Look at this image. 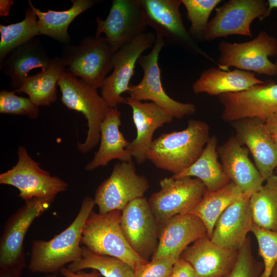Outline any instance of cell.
I'll list each match as a JSON object with an SVG mask.
<instances>
[{
    "label": "cell",
    "mask_w": 277,
    "mask_h": 277,
    "mask_svg": "<svg viewBox=\"0 0 277 277\" xmlns=\"http://www.w3.org/2000/svg\"><path fill=\"white\" fill-rule=\"evenodd\" d=\"M271 135L274 142L277 145V134H273Z\"/></svg>",
    "instance_id": "cell-47"
},
{
    "label": "cell",
    "mask_w": 277,
    "mask_h": 277,
    "mask_svg": "<svg viewBox=\"0 0 277 277\" xmlns=\"http://www.w3.org/2000/svg\"><path fill=\"white\" fill-rule=\"evenodd\" d=\"M165 45L164 39L156 35V41L150 52L141 56L137 61V63L143 70V78L136 85L130 84L127 93L130 97L136 100L151 101L173 118L181 119L194 114L196 108L193 104L183 103L172 99L164 91L158 61L159 53Z\"/></svg>",
    "instance_id": "cell-8"
},
{
    "label": "cell",
    "mask_w": 277,
    "mask_h": 277,
    "mask_svg": "<svg viewBox=\"0 0 277 277\" xmlns=\"http://www.w3.org/2000/svg\"><path fill=\"white\" fill-rule=\"evenodd\" d=\"M13 4L12 0L0 1V15L7 16L11 6Z\"/></svg>",
    "instance_id": "cell-43"
},
{
    "label": "cell",
    "mask_w": 277,
    "mask_h": 277,
    "mask_svg": "<svg viewBox=\"0 0 277 277\" xmlns=\"http://www.w3.org/2000/svg\"><path fill=\"white\" fill-rule=\"evenodd\" d=\"M167 277H199L193 267L185 260L180 258L173 265Z\"/></svg>",
    "instance_id": "cell-39"
},
{
    "label": "cell",
    "mask_w": 277,
    "mask_h": 277,
    "mask_svg": "<svg viewBox=\"0 0 277 277\" xmlns=\"http://www.w3.org/2000/svg\"><path fill=\"white\" fill-rule=\"evenodd\" d=\"M219 100L223 106L221 118L226 122L251 117L265 122L277 113V83L270 81L244 91L222 94Z\"/></svg>",
    "instance_id": "cell-14"
},
{
    "label": "cell",
    "mask_w": 277,
    "mask_h": 277,
    "mask_svg": "<svg viewBox=\"0 0 277 277\" xmlns=\"http://www.w3.org/2000/svg\"><path fill=\"white\" fill-rule=\"evenodd\" d=\"M23 269L18 267L0 268V277H21Z\"/></svg>",
    "instance_id": "cell-41"
},
{
    "label": "cell",
    "mask_w": 277,
    "mask_h": 277,
    "mask_svg": "<svg viewBox=\"0 0 277 277\" xmlns=\"http://www.w3.org/2000/svg\"><path fill=\"white\" fill-rule=\"evenodd\" d=\"M235 136L249 150L258 170L266 181L277 167V145L265 122L256 117L245 118L230 123Z\"/></svg>",
    "instance_id": "cell-18"
},
{
    "label": "cell",
    "mask_w": 277,
    "mask_h": 277,
    "mask_svg": "<svg viewBox=\"0 0 277 277\" xmlns=\"http://www.w3.org/2000/svg\"><path fill=\"white\" fill-rule=\"evenodd\" d=\"M59 271L64 277H101V276L100 273L95 270H93L90 272H86L83 270L72 272L67 267H63Z\"/></svg>",
    "instance_id": "cell-40"
},
{
    "label": "cell",
    "mask_w": 277,
    "mask_h": 277,
    "mask_svg": "<svg viewBox=\"0 0 277 277\" xmlns=\"http://www.w3.org/2000/svg\"><path fill=\"white\" fill-rule=\"evenodd\" d=\"M114 52L105 36H86L78 45H64L60 56L69 66L68 71L96 89L101 88L113 68Z\"/></svg>",
    "instance_id": "cell-5"
},
{
    "label": "cell",
    "mask_w": 277,
    "mask_h": 277,
    "mask_svg": "<svg viewBox=\"0 0 277 277\" xmlns=\"http://www.w3.org/2000/svg\"><path fill=\"white\" fill-rule=\"evenodd\" d=\"M220 57L217 65L223 70L234 67L268 76L277 75V64L269 57H277V38L265 31L246 42L231 43L221 41L218 45Z\"/></svg>",
    "instance_id": "cell-6"
},
{
    "label": "cell",
    "mask_w": 277,
    "mask_h": 277,
    "mask_svg": "<svg viewBox=\"0 0 277 277\" xmlns=\"http://www.w3.org/2000/svg\"><path fill=\"white\" fill-rule=\"evenodd\" d=\"M250 198L253 223L265 230L277 232V174H273Z\"/></svg>",
    "instance_id": "cell-31"
},
{
    "label": "cell",
    "mask_w": 277,
    "mask_h": 277,
    "mask_svg": "<svg viewBox=\"0 0 277 277\" xmlns=\"http://www.w3.org/2000/svg\"><path fill=\"white\" fill-rule=\"evenodd\" d=\"M156 39L154 33L144 32L114 53L113 72L105 78L101 87V96L110 108H115L120 104H125L126 98L122 94L128 90L135 64L142 54L154 45Z\"/></svg>",
    "instance_id": "cell-12"
},
{
    "label": "cell",
    "mask_w": 277,
    "mask_h": 277,
    "mask_svg": "<svg viewBox=\"0 0 277 277\" xmlns=\"http://www.w3.org/2000/svg\"><path fill=\"white\" fill-rule=\"evenodd\" d=\"M259 246V254L263 260L264 268L260 277H270L277 262V232L261 228L252 224L250 230Z\"/></svg>",
    "instance_id": "cell-35"
},
{
    "label": "cell",
    "mask_w": 277,
    "mask_h": 277,
    "mask_svg": "<svg viewBox=\"0 0 277 277\" xmlns=\"http://www.w3.org/2000/svg\"><path fill=\"white\" fill-rule=\"evenodd\" d=\"M242 194L239 187L230 182L214 191H207L201 201L189 213L198 217L207 229L211 239L215 223L222 213Z\"/></svg>",
    "instance_id": "cell-30"
},
{
    "label": "cell",
    "mask_w": 277,
    "mask_h": 277,
    "mask_svg": "<svg viewBox=\"0 0 277 277\" xmlns=\"http://www.w3.org/2000/svg\"><path fill=\"white\" fill-rule=\"evenodd\" d=\"M121 112L117 108H110L100 124V145L92 160L86 167L87 171H92L99 167L107 166L112 160L121 162L132 161L131 152L127 149L130 142L120 131L121 125Z\"/></svg>",
    "instance_id": "cell-24"
},
{
    "label": "cell",
    "mask_w": 277,
    "mask_h": 277,
    "mask_svg": "<svg viewBox=\"0 0 277 277\" xmlns=\"http://www.w3.org/2000/svg\"><path fill=\"white\" fill-rule=\"evenodd\" d=\"M210 127L205 122L190 120L187 127L163 133L153 140L146 160L157 168L179 174L193 164L210 138Z\"/></svg>",
    "instance_id": "cell-2"
},
{
    "label": "cell",
    "mask_w": 277,
    "mask_h": 277,
    "mask_svg": "<svg viewBox=\"0 0 277 277\" xmlns=\"http://www.w3.org/2000/svg\"><path fill=\"white\" fill-rule=\"evenodd\" d=\"M206 235L205 225L196 216L189 213L174 215L159 225L158 245L151 259H179L190 243Z\"/></svg>",
    "instance_id": "cell-19"
},
{
    "label": "cell",
    "mask_w": 277,
    "mask_h": 277,
    "mask_svg": "<svg viewBox=\"0 0 277 277\" xmlns=\"http://www.w3.org/2000/svg\"><path fill=\"white\" fill-rule=\"evenodd\" d=\"M275 171L276 174H277V167L275 168Z\"/></svg>",
    "instance_id": "cell-48"
},
{
    "label": "cell",
    "mask_w": 277,
    "mask_h": 277,
    "mask_svg": "<svg viewBox=\"0 0 277 277\" xmlns=\"http://www.w3.org/2000/svg\"><path fill=\"white\" fill-rule=\"evenodd\" d=\"M217 138L210 137L197 160L181 173L173 175L174 178L192 177L199 179L208 192L215 191L230 182L218 161Z\"/></svg>",
    "instance_id": "cell-28"
},
{
    "label": "cell",
    "mask_w": 277,
    "mask_h": 277,
    "mask_svg": "<svg viewBox=\"0 0 277 277\" xmlns=\"http://www.w3.org/2000/svg\"><path fill=\"white\" fill-rule=\"evenodd\" d=\"M57 85L62 92V102L68 109L81 112L87 121L88 131L84 143H77L78 150L87 153L100 141V124L110 107L97 89L69 71L61 76Z\"/></svg>",
    "instance_id": "cell-3"
},
{
    "label": "cell",
    "mask_w": 277,
    "mask_h": 277,
    "mask_svg": "<svg viewBox=\"0 0 277 277\" xmlns=\"http://www.w3.org/2000/svg\"><path fill=\"white\" fill-rule=\"evenodd\" d=\"M45 277H58L57 275V272L47 274Z\"/></svg>",
    "instance_id": "cell-46"
},
{
    "label": "cell",
    "mask_w": 277,
    "mask_h": 277,
    "mask_svg": "<svg viewBox=\"0 0 277 277\" xmlns=\"http://www.w3.org/2000/svg\"><path fill=\"white\" fill-rule=\"evenodd\" d=\"M263 268V264L253 257L251 241L248 236L245 244L238 251L233 268L223 277H260Z\"/></svg>",
    "instance_id": "cell-37"
},
{
    "label": "cell",
    "mask_w": 277,
    "mask_h": 277,
    "mask_svg": "<svg viewBox=\"0 0 277 277\" xmlns=\"http://www.w3.org/2000/svg\"><path fill=\"white\" fill-rule=\"evenodd\" d=\"M160 185V190L148 200L159 225L174 215L190 213L207 192L199 179L191 177H165Z\"/></svg>",
    "instance_id": "cell-11"
},
{
    "label": "cell",
    "mask_w": 277,
    "mask_h": 277,
    "mask_svg": "<svg viewBox=\"0 0 277 277\" xmlns=\"http://www.w3.org/2000/svg\"><path fill=\"white\" fill-rule=\"evenodd\" d=\"M97 0H71V7L64 11L48 10L41 11L35 8L31 1L28 4L38 18L40 35L50 36L64 45L70 44L71 38L68 33L69 25L78 15L98 3Z\"/></svg>",
    "instance_id": "cell-27"
},
{
    "label": "cell",
    "mask_w": 277,
    "mask_h": 277,
    "mask_svg": "<svg viewBox=\"0 0 277 277\" xmlns=\"http://www.w3.org/2000/svg\"><path fill=\"white\" fill-rule=\"evenodd\" d=\"M217 152L225 173L242 194L252 195L262 187L265 180L249 159L248 148L235 135L217 147Z\"/></svg>",
    "instance_id": "cell-20"
},
{
    "label": "cell",
    "mask_w": 277,
    "mask_h": 277,
    "mask_svg": "<svg viewBox=\"0 0 277 277\" xmlns=\"http://www.w3.org/2000/svg\"><path fill=\"white\" fill-rule=\"evenodd\" d=\"M178 259L172 257L151 259L134 270V277H167Z\"/></svg>",
    "instance_id": "cell-38"
},
{
    "label": "cell",
    "mask_w": 277,
    "mask_h": 277,
    "mask_svg": "<svg viewBox=\"0 0 277 277\" xmlns=\"http://www.w3.org/2000/svg\"><path fill=\"white\" fill-rule=\"evenodd\" d=\"M270 277H277V262L272 269Z\"/></svg>",
    "instance_id": "cell-45"
},
{
    "label": "cell",
    "mask_w": 277,
    "mask_h": 277,
    "mask_svg": "<svg viewBox=\"0 0 277 277\" xmlns=\"http://www.w3.org/2000/svg\"><path fill=\"white\" fill-rule=\"evenodd\" d=\"M95 37L104 33L114 52L144 33L147 26L140 0H113L105 20L95 18Z\"/></svg>",
    "instance_id": "cell-16"
},
{
    "label": "cell",
    "mask_w": 277,
    "mask_h": 277,
    "mask_svg": "<svg viewBox=\"0 0 277 277\" xmlns=\"http://www.w3.org/2000/svg\"><path fill=\"white\" fill-rule=\"evenodd\" d=\"M265 124L271 135L277 134V113L268 118Z\"/></svg>",
    "instance_id": "cell-42"
},
{
    "label": "cell",
    "mask_w": 277,
    "mask_h": 277,
    "mask_svg": "<svg viewBox=\"0 0 277 277\" xmlns=\"http://www.w3.org/2000/svg\"><path fill=\"white\" fill-rule=\"evenodd\" d=\"M149 188V182L136 172L134 163H116L108 178L97 188L94 200L100 214L122 211L130 202L144 197Z\"/></svg>",
    "instance_id": "cell-10"
},
{
    "label": "cell",
    "mask_w": 277,
    "mask_h": 277,
    "mask_svg": "<svg viewBox=\"0 0 277 277\" xmlns=\"http://www.w3.org/2000/svg\"><path fill=\"white\" fill-rule=\"evenodd\" d=\"M126 98L125 104L132 109L136 130V136L130 142L127 149L137 164H142L146 160L154 132L165 124L171 123L173 117L154 103H143L130 97Z\"/></svg>",
    "instance_id": "cell-22"
},
{
    "label": "cell",
    "mask_w": 277,
    "mask_h": 277,
    "mask_svg": "<svg viewBox=\"0 0 277 277\" xmlns=\"http://www.w3.org/2000/svg\"><path fill=\"white\" fill-rule=\"evenodd\" d=\"M95 205L94 199L85 197L77 215L68 227L50 240L33 242L28 266L31 272L56 273L66 264L82 258V232Z\"/></svg>",
    "instance_id": "cell-1"
},
{
    "label": "cell",
    "mask_w": 277,
    "mask_h": 277,
    "mask_svg": "<svg viewBox=\"0 0 277 277\" xmlns=\"http://www.w3.org/2000/svg\"><path fill=\"white\" fill-rule=\"evenodd\" d=\"M51 58L37 37L13 50L0 63L1 70L11 80V86L15 89L21 87L29 72L33 69L48 67Z\"/></svg>",
    "instance_id": "cell-25"
},
{
    "label": "cell",
    "mask_w": 277,
    "mask_h": 277,
    "mask_svg": "<svg viewBox=\"0 0 277 277\" xmlns=\"http://www.w3.org/2000/svg\"><path fill=\"white\" fill-rule=\"evenodd\" d=\"M268 4V15H269L271 11L274 8H277V0H268L267 1ZM275 64H277V57Z\"/></svg>",
    "instance_id": "cell-44"
},
{
    "label": "cell",
    "mask_w": 277,
    "mask_h": 277,
    "mask_svg": "<svg viewBox=\"0 0 277 277\" xmlns=\"http://www.w3.org/2000/svg\"><path fill=\"white\" fill-rule=\"evenodd\" d=\"M38 107L29 98L19 96L13 91L4 89L0 92L1 113L26 115L35 119L39 115Z\"/></svg>",
    "instance_id": "cell-36"
},
{
    "label": "cell",
    "mask_w": 277,
    "mask_h": 277,
    "mask_svg": "<svg viewBox=\"0 0 277 277\" xmlns=\"http://www.w3.org/2000/svg\"><path fill=\"white\" fill-rule=\"evenodd\" d=\"M54 199L34 197L13 213L5 222L0 238V268L26 266L24 242L34 221L51 206Z\"/></svg>",
    "instance_id": "cell-9"
},
{
    "label": "cell",
    "mask_w": 277,
    "mask_h": 277,
    "mask_svg": "<svg viewBox=\"0 0 277 277\" xmlns=\"http://www.w3.org/2000/svg\"><path fill=\"white\" fill-rule=\"evenodd\" d=\"M265 82L258 78L254 72L235 69L223 70L219 67H211L203 71L193 84L195 94L206 93L210 95H220L246 90Z\"/></svg>",
    "instance_id": "cell-26"
},
{
    "label": "cell",
    "mask_w": 277,
    "mask_h": 277,
    "mask_svg": "<svg viewBox=\"0 0 277 277\" xmlns=\"http://www.w3.org/2000/svg\"><path fill=\"white\" fill-rule=\"evenodd\" d=\"M251 195L242 194L222 213L214 225L210 239L212 242L236 251L245 244L253 224Z\"/></svg>",
    "instance_id": "cell-21"
},
{
    "label": "cell",
    "mask_w": 277,
    "mask_h": 277,
    "mask_svg": "<svg viewBox=\"0 0 277 277\" xmlns=\"http://www.w3.org/2000/svg\"><path fill=\"white\" fill-rule=\"evenodd\" d=\"M120 226L131 248L149 261L157 247L159 225L148 200L143 197L130 202L122 210Z\"/></svg>",
    "instance_id": "cell-15"
},
{
    "label": "cell",
    "mask_w": 277,
    "mask_h": 277,
    "mask_svg": "<svg viewBox=\"0 0 277 277\" xmlns=\"http://www.w3.org/2000/svg\"><path fill=\"white\" fill-rule=\"evenodd\" d=\"M18 160L11 169L0 174V184L12 186L25 201L34 197L54 199L67 190L68 184L57 176L42 169L23 146L17 149Z\"/></svg>",
    "instance_id": "cell-7"
},
{
    "label": "cell",
    "mask_w": 277,
    "mask_h": 277,
    "mask_svg": "<svg viewBox=\"0 0 277 277\" xmlns=\"http://www.w3.org/2000/svg\"><path fill=\"white\" fill-rule=\"evenodd\" d=\"M122 211L105 214L93 210L88 217L82 232L81 244L93 253L118 258L135 270L148 261L131 248L122 231Z\"/></svg>",
    "instance_id": "cell-4"
},
{
    "label": "cell",
    "mask_w": 277,
    "mask_h": 277,
    "mask_svg": "<svg viewBox=\"0 0 277 277\" xmlns=\"http://www.w3.org/2000/svg\"><path fill=\"white\" fill-rule=\"evenodd\" d=\"M221 0H181L191 23L189 32L192 37L203 39L209 16Z\"/></svg>",
    "instance_id": "cell-34"
},
{
    "label": "cell",
    "mask_w": 277,
    "mask_h": 277,
    "mask_svg": "<svg viewBox=\"0 0 277 277\" xmlns=\"http://www.w3.org/2000/svg\"><path fill=\"white\" fill-rule=\"evenodd\" d=\"M82 257L68 264L67 268L72 272L92 269L104 277H134V270L128 264L116 257L92 252L82 247Z\"/></svg>",
    "instance_id": "cell-33"
},
{
    "label": "cell",
    "mask_w": 277,
    "mask_h": 277,
    "mask_svg": "<svg viewBox=\"0 0 277 277\" xmlns=\"http://www.w3.org/2000/svg\"><path fill=\"white\" fill-rule=\"evenodd\" d=\"M0 63L7 54L18 47L40 35L37 16L29 6L21 22L8 25H0Z\"/></svg>",
    "instance_id": "cell-32"
},
{
    "label": "cell",
    "mask_w": 277,
    "mask_h": 277,
    "mask_svg": "<svg viewBox=\"0 0 277 277\" xmlns=\"http://www.w3.org/2000/svg\"><path fill=\"white\" fill-rule=\"evenodd\" d=\"M147 26L161 36L165 44L184 47L191 52L208 56L196 44L182 21L181 0H140Z\"/></svg>",
    "instance_id": "cell-17"
},
{
    "label": "cell",
    "mask_w": 277,
    "mask_h": 277,
    "mask_svg": "<svg viewBox=\"0 0 277 277\" xmlns=\"http://www.w3.org/2000/svg\"><path fill=\"white\" fill-rule=\"evenodd\" d=\"M67 67L61 57L51 58L46 70L32 76H28L18 89L13 91L24 93L37 106H48L57 100L56 88L61 75Z\"/></svg>",
    "instance_id": "cell-29"
},
{
    "label": "cell",
    "mask_w": 277,
    "mask_h": 277,
    "mask_svg": "<svg viewBox=\"0 0 277 277\" xmlns=\"http://www.w3.org/2000/svg\"><path fill=\"white\" fill-rule=\"evenodd\" d=\"M268 4L265 0H230L215 9L208 22L203 39L210 41L232 35L252 37V22L268 15Z\"/></svg>",
    "instance_id": "cell-13"
},
{
    "label": "cell",
    "mask_w": 277,
    "mask_h": 277,
    "mask_svg": "<svg viewBox=\"0 0 277 277\" xmlns=\"http://www.w3.org/2000/svg\"><path fill=\"white\" fill-rule=\"evenodd\" d=\"M238 251L225 248L212 242L207 235L194 241L182 253L199 277H223L233 268Z\"/></svg>",
    "instance_id": "cell-23"
}]
</instances>
